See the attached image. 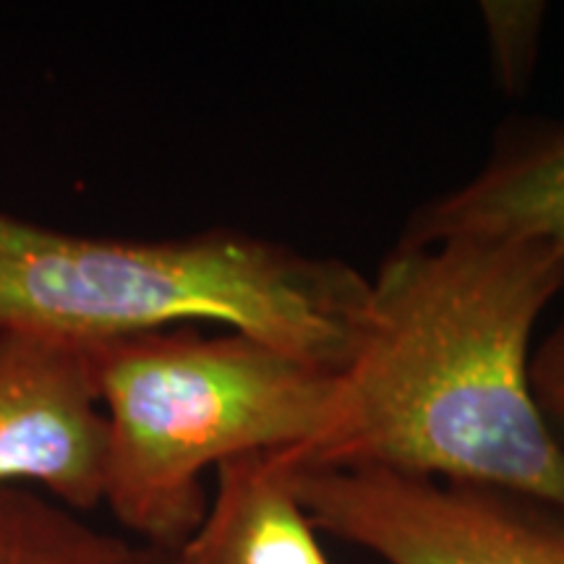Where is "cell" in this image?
<instances>
[{
	"label": "cell",
	"mask_w": 564,
	"mask_h": 564,
	"mask_svg": "<svg viewBox=\"0 0 564 564\" xmlns=\"http://www.w3.org/2000/svg\"><path fill=\"white\" fill-rule=\"evenodd\" d=\"M491 68L505 91L520 95L531 82L539 61L546 3L541 0H491L481 3Z\"/></svg>",
	"instance_id": "obj_9"
},
{
	"label": "cell",
	"mask_w": 564,
	"mask_h": 564,
	"mask_svg": "<svg viewBox=\"0 0 564 564\" xmlns=\"http://www.w3.org/2000/svg\"><path fill=\"white\" fill-rule=\"evenodd\" d=\"M183 564H329L278 453L217 465V491L178 549Z\"/></svg>",
	"instance_id": "obj_7"
},
{
	"label": "cell",
	"mask_w": 564,
	"mask_h": 564,
	"mask_svg": "<svg viewBox=\"0 0 564 564\" xmlns=\"http://www.w3.org/2000/svg\"><path fill=\"white\" fill-rule=\"evenodd\" d=\"M108 423L87 345L0 333V486L89 512L102 505Z\"/></svg>",
	"instance_id": "obj_5"
},
{
	"label": "cell",
	"mask_w": 564,
	"mask_h": 564,
	"mask_svg": "<svg viewBox=\"0 0 564 564\" xmlns=\"http://www.w3.org/2000/svg\"><path fill=\"white\" fill-rule=\"evenodd\" d=\"M369 293L340 259L243 230L97 238L0 209V333L100 345L207 322L343 371Z\"/></svg>",
	"instance_id": "obj_2"
},
{
	"label": "cell",
	"mask_w": 564,
	"mask_h": 564,
	"mask_svg": "<svg viewBox=\"0 0 564 564\" xmlns=\"http://www.w3.org/2000/svg\"><path fill=\"white\" fill-rule=\"evenodd\" d=\"M460 236L539 241L564 253V121L505 126L481 171L421 204L398 246Z\"/></svg>",
	"instance_id": "obj_6"
},
{
	"label": "cell",
	"mask_w": 564,
	"mask_h": 564,
	"mask_svg": "<svg viewBox=\"0 0 564 564\" xmlns=\"http://www.w3.org/2000/svg\"><path fill=\"white\" fill-rule=\"evenodd\" d=\"M285 470L316 531L387 564H564V507L544 499L377 468Z\"/></svg>",
	"instance_id": "obj_4"
},
{
	"label": "cell",
	"mask_w": 564,
	"mask_h": 564,
	"mask_svg": "<svg viewBox=\"0 0 564 564\" xmlns=\"http://www.w3.org/2000/svg\"><path fill=\"white\" fill-rule=\"evenodd\" d=\"M133 544L26 486H0V564H129Z\"/></svg>",
	"instance_id": "obj_8"
},
{
	"label": "cell",
	"mask_w": 564,
	"mask_h": 564,
	"mask_svg": "<svg viewBox=\"0 0 564 564\" xmlns=\"http://www.w3.org/2000/svg\"><path fill=\"white\" fill-rule=\"evenodd\" d=\"M361 340L329 423L291 468H377L564 507V447L531 390V337L564 291V253L460 236L394 246L369 278Z\"/></svg>",
	"instance_id": "obj_1"
},
{
	"label": "cell",
	"mask_w": 564,
	"mask_h": 564,
	"mask_svg": "<svg viewBox=\"0 0 564 564\" xmlns=\"http://www.w3.org/2000/svg\"><path fill=\"white\" fill-rule=\"evenodd\" d=\"M108 423L105 497L144 546L178 549L207 512L204 474L301 449L324 432L340 371L249 335L196 327L87 345Z\"/></svg>",
	"instance_id": "obj_3"
},
{
	"label": "cell",
	"mask_w": 564,
	"mask_h": 564,
	"mask_svg": "<svg viewBox=\"0 0 564 564\" xmlns=\"http://www.w3.org/2000/svg\"><path fill=\"white\" fill-rule=\"evenodd\" d=\"M531 390L546 426L564 447V314L531 352Z\"/></svg>",
	"instance_id": "obj_10"
},
{
	"label": "cell",
	"mask_w": 564,
	"mask_h": 564,
	"mask_svg": "<svg viewBox=\"0 0 564 564\" xmlns=\"http://www.w3.org/2000/svg\"><path fill=\"white\" fill-rule=\"evenodd\" d=\"M129 564H183V562H181L178 552H171V549L133 544Z\"/></svg>",
	"instance_id": "obj_11"
}]
</instances>
